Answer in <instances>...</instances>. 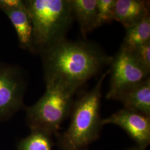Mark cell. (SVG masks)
Segmentation results:
<instances>
[{"instance_id":"obj_1","label":"cell","mask_w":150,"mask_h":150,"mask_svg":"<svg viewBox=\"0 0 150 150\" xmlns=\"http://www.w3.org/2000/svg\"><path fill=\"white\" fill-rule=\"evenodd\" d=\"M46 85L77 90L107 64L113 57L95 43L66 38L40 54Z\"/></svg>"},{"instance_id":"obj_2","label":"cell","mask_w":150,"mask_h":150,"mask_svg":"<svg viewBox=\"0 0 150 150\" xmlns=\"http://www.w3.org/2000/svg\"><path fill=\"white\" fill-rule=\"evenodd\" d=\"M24 2L32 23V52L41 54L66 38L74 20L69 0Z\"/></svg>"},{"instance_id":"obj_3","label":"cell","mask_w":150,"mask_h":150,"mask_svg":"<svg viewBox=\"0 0 150 150\" xmlns=\"http://www.w3.org/2000/svg\"><path fill=\"white\" fill-rule=\"evenodd\" d=\"M110 70L102 74L90 91L74 102L67 130L59 136L60 150H84L98 137L102 126L100 117L101 90Z\"/></svg>"},{"instance_id":"obj_4","label":"cell","mask_w":150,"mask_h":150,"mask_svg":"<svg viewBox=\"0 0 150 150\" xmlns=\"http://www.w3.org/2000/svg\"><path fill=\"white\" fill-rule=\"evenodd\" d=\"M76 92L59 85H46L42 97L27 109V121L32 130L57 135L61 125L71 112Z\"/></svg>"},{"instance_id":"obj_5","label":"cell","mask_w":150,"mask_h":150,"mask_svg":"<svg viewBox=\"0 0 150 150\" xmlns=\"http://www.w3.org/2000/svg\"><path fill=\"white\" fill-rule=\"evenodd\" d=\"M110 64V89L106 96L108 100H117L125 91L149 77L150 71L139 64L130 52L122 47L113 57Z\"/></svg>"},{"instance_id":"obj_6","label":"cell","mask_w":150,"mask_h":150,"mask_svg":"<svg viewBox=\"0 0 150 150\" xmlns=\"http://www.w3.org/2000/svg\"><path fill=\"white\" fill-rule=\"evenodd\" d=\"M26 87V75L20 67L0 62V117L21 106Z\"/></svg>"},{"instance_id":"obj_7","label":"cell","mask_w":150,"mask_h":150,"mask_svg":"<svg viewBox=\"0 0 150 150\" xmlns=\"http://www.w3.org/2000/svg\"><path fill=\"white\" fill-rule=\"evenodd\" d=\"M102 126L113 124L123 129L137 146L145 150L150 143V116L123 108L108 118L102 119Z\"/></svg>"},{"instance_id":"obj_8","label":"cell","mask_w":150,"mask_h":150,"mask_svg":"<svg viewBox=\"0 0 150 150\" xmlns=\"http://www.w3.org/2000/svg\"><path fill=\"white\" fill-rule=\"evenodd\" d=\"M150 1L145 0H115L113 21L125 28L131 27L150 15Z\"/></svg>"},{"instance_id":"obj_9","label":"cell","mask_w":150,"mask_h":150,"mask_svg":"<svg viewBox=\"0 0 150 150\" xmlns=\"http://www.w3.org/2000/svg\"><path fill=\"white\" fill-rule=\"evenodd\" d=\"M11 22L16 31L21 47L32 52V26L25 2L22 5L12 8H0Z\"/></svg>"},{"instance_id":"obj_10","label":"cell","mask_w":150,"mask_h":150,"mask_svg":"<svg viewBox=\"0 0 150 150\" xmlns=\"http://www.w3.org/2000/svg\"><path fill=\"white\" fill-rule=\"evenodd\" d=\"M124 108L150 116V79L130 88L122 93L117 100Z\"/></svg>"},{"instance_id":"obj_11","label":"cell","mask_w":150,"mask_h":150,"mask_svg":"<svg viewBox=\"0 0 150 150\" xmlns=\"http://www.w3.org/2000/svg\"><path fill=\"white\" fill-rule=\"evenodd\" d=\"M74 19L79 23L83 36L96 28V0H69Z\"/></svg>"},{"instance_id":"obj_12","label":"cell","mask_w":150,"mask_h":150,"mask_svg":"<svg viewBox=\"0 0 150 150\" xmlns=\"http://www.w3.org/2000/svg\"><path fill=\"white\" fill-rule=\"evenodd\" d=\"M126 35L122 47L131 51L150 42V16L131 27L125 28Z\"/></svg>"},{"instance_id":"obj_13","label":"cell","mask_w":150,"mask_h":150,"mask_svg":"<svg viewBox=\"0 0 150 150\" xmlns=\"http://www.w3.org/2000/svg\"><path fill=\"white\" fill-rule=\"evenodd\" d=\"M50 134L39 130H32V133L22 141L20 150H51Z\"/></svg>"},{"instance_id":"obj_14","label":"cell","mask_w":150,"mask_h":150,"mask_svg":"<svg viewBox=\"0 0 150 150\" xmlns=\"http://www.w3.org/2000/svg\"><path fill=\"white\" fill-rule=\"evenodd\" d=\"M115 0H96V28L113 21Z\"/></svg>"},{"instance_id":"obj_15","label":"cell","mask_w":150,"mask_h":150,"mask_svg":"<svg viewBox=\"0 0 150 150\" xmlns=\"http://www.w3.org/2000/svg\"><path fill=\"white\" fill-rule=\"evenodd\" d=\"M129 51L139 64L150 71V42L140 45Z\"/></svg>"},{"instance_id":"obj_16","label":"cell","mask_w":150,"mask_h":150,"mask_svg":"<svg viewBox=\"0 0 150 150\" xmlns=\"http://www.w3.org/2000/svg\"><path fill=\"white\" fill-rule=\"evenodd\" d=\"M145 150L144 149H142L141 148H140L139 147H133V148H131V149H129V150Z\"/></svg>"},{"instance_id":"obj_17","label":"cell","mask_w":150,"mask_h":150,"mask_svg":"<svg viewBox=\"0 0 150 150\" xmlns=\"http://www.w3.org/2000/svg\"></svg>"}]
</instances>
